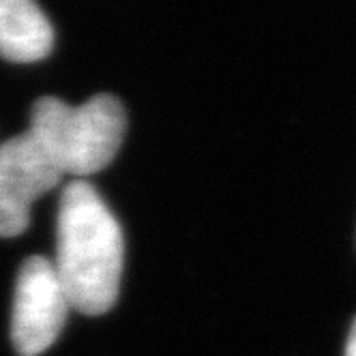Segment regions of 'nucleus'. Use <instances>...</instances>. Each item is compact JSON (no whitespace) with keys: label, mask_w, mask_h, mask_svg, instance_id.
Returning a JSON list of instances; mask_svg holds the SVG:
<instances>
[{"label":"nucleus","mask_w":356,"mask_h":356,"mask_svg":"<svg viewBox=\"0 0 356 356\" xmlns=\"http://www.w3.org/2000/svg\"><path fill=\"white\" fill-rule=\"evenodd\" d=\"M56 273L73 309L106 314L118 298L124 241L120 225L95 187L71 181L58 207Z\"/></svg>","instance_id":"nucleus-1"},{"label":"nucleus","mask_w":356,"mask_h":356,"mask_svg":"<svg viewBox=\"0 0 356 356\" xmlns=\"http://www.w3.org/2000/svg\"><path fill=\"white\" fill-rule=\"evenodd\" d=\"M124 129V108L112 95H95L82 106L43 97L33 106L29 134L63 176H88L112 163Z\"/></svg>","instance_id":"nucleus-2"},{"label":"nucleus","mask_w":356,"mask_h":356,"mask_svg":"<svg viewBox=\"0 0 356 356\" xmlns=\"http://www.w3.org/2000/svg\"><path fill=\"white\" fill-rule=\"evenodd\" d=\"M69 296L52 260L33 256L22 264L11 318V339L19 356H39L52 346L67 322Z\"/></svg>","instance_id":"nucleus-3"},{"label":"nucleus","mask_w":356,"mask_h":356,"mask_svg":"<svg viewBox=\"0 0 356 356\" xmlns=\"http://www.w3.org/2000/svg\"><path fill=\"white\" fill-rule=\"evenodd\" d=\"M60 178V170L29 131L0 144V238L26 230L33 204Z\"/></svg>","instance_id":"nucleus-4"},{"label":"nucleus","mask_w":356,"mask_h":356,"mask_svg":"<svg viewBox=\"0 0 356 356\" xmlns=\"http://www.w3.org/2000/svg\"><path fill=\"white\" fill-rule=\"evenodd\" d=\"M54 31L37 0H0V56L37 63L49 54Z\"/></svg>","instance_id":"nucleus-5"},{"label":"nucleus","mask_w":356,"mask_h":356,"mask_svg":"<svg viewBox=\"0 0 356 356\" xmlns=\"http://www.w3.org/2000/svg\"><path fill=\"white\" fill-rule=\"evenodd\" d=\"M346 356H356V320L352 324L350 337H348V346H346Z\"/></svg>","instance_id":"nucleus-6"}]
</instances>
